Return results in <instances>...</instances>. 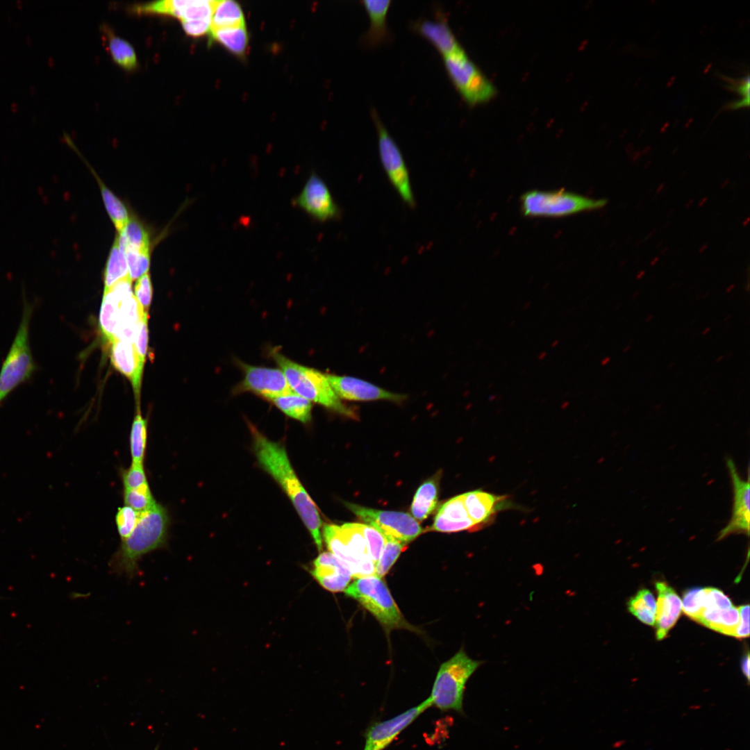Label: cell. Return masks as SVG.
<instances>
[{"label": "cell", "instance_id": "cell-1", "mask_svg": "<svg viewBox=\"0 0 750 750\" xmlns=\"http://www.w3.org/2000/svg\"><path fill=\"white\" fill-rule=\"evenodd\" d=\"M249 427L253 451L259 464L290 497L320 551L322 548V520L318 509L299 481L285 447L270 440L251 424Z\"/></svg>", "mask_w": 750, "mask_h": 750}, {"label": "cell", "instance_id": "cell-2", "mask_svg": "<svg viewBox=\"0 0 750 750\" xmlns=\"http://www.w3.org/2000/svg\"><path fill=\"white\" fill-rule=\"evenodd\" d=\"M170 517L166 508L156 503L141 512L140 518L131 533L112 555L109 562L111 572L133 578L140 572L139 561L149 553L167 544Z\"/></svg>", "mask_w": 750, "mask_h": 750}, {"label": "cell", "instance_id": "cell-3", "mask_svg": "<svg viewBox=\"0 0 750 750\" xmlns=\"http://www.w3.org/2000/svg\"><path fill=\"white\" fill-rule=\"evenodd\" d=\"M144 314L133 294L132 281H121L104 290L99 315L101 331L109 342L117 339L133 342Z\"/></svg>", "mask_w": 750, "mask_h": 750}, {"label": "cell", "instance_id": "cell-4", "mask_svg": "<svg viewBox=\"0 0 750 750\" xmlns=\"http://www.w3.org/2000/svg\"><path fill=\"white\" fill-rule=\"evenodd\" d=\"M269 356L284 374L293 392L339 414L357 417L335 394L326 374L292 360L276 349L270 351Z\"/></svg>", "mask_w": 750, "mask_h": 750}, {"label": "cell", "instance_id": "cell-5", "mask_svg": "<svg viewBox=\"0 0 750 750\" xmlns=\"http://www.w3.org/2000/svg\"><path fill=\"white\" fill-rule=\"evenodd\" d=\"M34 306L24 298L20 322L0 369V405L17 387L31 378L38 369L30 344Z\"/></svg>", "mask_w": 750, "mask_h": 750}, {"label": "cell", "instance_id": "cell-6", "mask_svg": "<svg viewBox=\"0 0 750 750\" xmlns=\"http://www.w3.org/2000/svg\"><path fill=\"white\" fill-rule=\"evenodd\" d=\"M481 664V662L470 658L462 649L443 662L428 697L432 706L442 712L453 710L463 714L465 685Z\"/></svg>", "mask_w": 750, "mask_h": 750}, {"label": "cell", "instance_id": "cell-7", "mask_svg": "<svg viewBox=\"0 0 750 750\" xmlns=\"http://www.w3.org/2000/svg\"><path fill=\"white\" fill-rule=\"evenodd\" d=\"M605 199H594L563 189L532 190L520 197L522 215L528 217H562L602 208Z\"/></svg>", "mask_w": 750, "mask_h": 750}, {"label": "cell", "instance_id": "cell-8", "mask_svg": "<svg viewBox=\"0 0 750 750\" xmlns=\"http://www.w3.org/2000/svg\"><path fill=\"white\" fill-rule=\"evenodd\" d=\"M344 592L372 614L388 632L395 628L412 630L382 578L374 575L357 578Z\"/></svg>", "mask_w": 750, "mask_h": 750}, {"label": "cell", "instance_id": "cell-9", "mask_svg": "<svg viewBox=\"0 0 750 750\" xmlns=\"http://www.w3.org/2000/svg\"><path fill=\"white\" fill-rule=\"evenodd\" d=\"M442 58L451 81L468 104L474 106L494 97L497 88L465 49Z\"/></svg>", "mask_w": 750, "mask_h": 750}, {"label": "cell", "instance_id": "cell-10", "mask_svg": "<svg viewBox=\"0 0 750 750\" xmlns=\"http://www.w3.org/2000/svg\"><path fill=\"white\" fill-rule=\"evenodd\" d=\"M372 117L377 131L378 153L383 169L401 200L414 208L416 201L402 152L374 109Z\"/></svg>", "mask_w": 750, "mask_h": 750}, {"label": "cell", "instance_id": "cell-11", "mask_svg": "<svg viewBox=\"0 0 750 750\" xmlns=\"http://www.w3.org/2000/svg\"><path fill=\"white\" fill-rule=\"evenodd\" d=\"M345 504L367 524L379 528L404 544H407L423 533L419 522L407 512L377 510L352 503Z\"/></svg>", "mask_w": 750, "mask_h": 750}, {"label": "cell", "instance_id": "cell-12", "mask_svg": "<svg viewBox=\"0 0 750 750\" xmlns=\"http://www.w3.org/2000/svg\"><path fill=\"white\" fill-rule=\"evenodd\" d=\"M243 378L233 390L234 394L251 392L265 399H271L293 392L279 368L255 366L237 361Z\"/></svg>", "mask_w": 750, "mask_h": 750}, {"label": "cell", "instance_id": "cell-13", "mask_svg": "<svg viewBox=\"0 0 750 750\" xmlns=\"http://www.w3.org/2000/svg\"><path fill=\"white\" fill-rule=\"evenodd\" d=\"M292 203L319 222H324L341 216V210L328 185L315 172L309 176Z\"/></svg>", "mask_w": 750, "mask_h": 750}, {"label": "cell", "instance_id": "cell-14", "mask_svg": "<svg viewBox=\"0 0 750 750\" xmlns=\"http://www.w3.org/2000/svg\"><path fill=\"white\" fill-rule=\"evenodd\" d=\"M432 706L428 697L419 705L387 720L371 724L366 729L363 750H384L425 710Z\"/></svg>", "mask_w": 750, "mask_h": 750}, {"label": "cell", "instance_id": "cell-15", "mask_svg": "<svg viewBox=\"0 0 750 750\" xmlns=\"http://www.w3.org/2000/svg\"><path fill=\"white\" fill-rule=\"evenodd\" d=\"M733 489V505L731 517L726 526L719 533L717 540H723L732 534L749 535L750 522V483L742 478L734 461L726 460Z\"/></svg>", "mask_w": 750, "mask_h": 750}, {"label": "cell", "instance_id": "cell-16", "mask_svg": "<svg viewBox=\"0 0 750 750\" xmlns=\"http://www.w3.org/2000/svg\"><path fill=\"white\" fill-rule=\"evenodd\" d=\"M326 377L340 399L351 401L387 400L401 402L406 399L402 394L394 393L357 378L326 374Z\"/></svg>", "mask_w": 750, "mask_h": 750}, {"label": "cell", "instance_id": "cell-17", "mask_svg": "<svg viewBox=\"0 0 750 750\" xmlns=\"http://www.w3.org/2000/svg\"><path fill=\"white\" fill-rule=\"evenodd\" d=\"M467 513L477 530L490 526L498 513L514 506L507 495H498L481 489L462 494Z\"/></svg>", "mask_w": 750, "mask_h": 750}, {"label": "cell", "instance_id": "cell-18", "mask_svg": "<svg viewBox=\"0 0 750 750\" xmlns=\"http://www.w3.org/2000/svg\"><path fill=\"white\" fill-rule=\"evenodd\" d=\"M110 343L111 362L131 383L137 406H140L138 400L144 361L138 354L133 342L117 339Z\"/></svg>", "mask_w": 750, "mask_h": 750}, {"label": "cell", "instance_id": "cell-19", "mask_svg": "<svg viewBox=\"0 0 750 750\" xmlns=\"http://www.w3.org/2000/svg\"><path fill=\"white\" fill-rule=\"evenodd\" d=\"M311 575L326 590L344 591L352 578L350 571L331 552H322L312 563Z\"/></svg>", "mask_w": 750, "mask_h": 750}, {"label": "cell", "instance_id": "cell-20", "mask_svg": "<svg viewBox=\"0 0 750 750\" xmlns=\"http://www.w3.org/2000/svg\"><path fill=\"white\" fill-rule=\"evenodd\" d=\"M431 529L443 533L478 531L467 513L462 494L452 497L440 506Z\"/></svg>", "mask_w": 750, "mask_h": 750}, {"label": "cell", "instance_id": "cell-21", "mask_svg": "<svg viewBox=\"0 0 750 750\" xmlns=\"http://www.w3.org/2000/svg\"><path fill=\"white\" fill-rule=\"evenodd\" d=\"M413 28L426 38L441 53L450 55L464 49L444 16L435 19H420L413 23Z\"/></svg>", "mask_w": 750, "mask_h": 750}, {"label": "cell", "instance_id": "cell-22", "mask_svg": "<svg viewBox=\"0 0 750 750\" xmlns=\"http://www.w3.org/2000/svg\"><path fill=\"white\" fill-rule=\"evenodd\" d=\"M658 601L655 624L656 638H665L669 631L674 626L682 610L681 600L674 590L667 583L656 582Z\"/></svg>", "mask_w": 750, "mask_h": 750}, {"label": "cell", "instance_id": "cell-23", "mask_svg": "<svg viewBox=\"0 0 750 750\" xmlns=\"http://www.w3.org/2000/svg\"><path fill=\"white\" fill-rule=\"evenodd\" d=\"M213 1L162 0L156 4V12L183 21L211 19Z\"/></svg>", "mask_w": 750, "mask_h": 750}, {"label": "cell", "instance_id": "cell-24", "mask_svg": "<svg viewBox=\"0 0 750 750\" xmlns=\"http://www.w3.org/2000/svg\"><path fill=\"white\" fill-rule=\"evenodd\" d=\"M339 529L352 556L358 562L360 578L375 575V565L369 555L365 538L356 523H345L339 526Z\"/></svg>", "mask_w": 750, "mask_h": 750}, {"label": "cell", "instance_id": "cell-25", "mask_svg": "<svg viewBox=\"0 0 750 750\" xmlns=\"http://www.w3.org/2000/svg\"><path fill=\"white\" fill-rule=\"evenodd\" d=\"M362 3L369 16L370 25L365 34L364 40L368 44H376L389 38L386 18L390 7V0H362Z\"/></svg>", "mask_w": 750, "mask_h": 750}, {"label": "cell", "instance_id": "cell-26", "mask_svg": "<svg viewBox=\"0 0 750 750\" xmlns=\"http://www.w3.org/2000/svg\"><path fill=\"white\" fill-rule=\"evenodd\" d=\"M322 535L331 551L351 572L353 578H360L358 562L352 556L339 529V526L325 524Z\"/></svg>", "mask_w": 750, "mask_h": 750}, {"label": "cell", "instance_id": "cell-27", "mask_svg": "<svg viewBox=\"0 0 750 750\" xmlns=\"http://www.w3.org/2000/svg\"><path fill=\"white\" fill-rule=\"evenodd\" d=\"M696 621L717 632L734 636L740 622V613L735 606L728 609L704 610Z\"/></svg>", "mask_w": 750, "mask_h": 750}, {"label": "cell", "instance_id": "cell-28", "mask_svg": "<svg viewBox=\"0 0 750 750\" xmlns=\"http://www.w3.org/2000/svg\"><path fill=\"white\" fill-rule=\"evenodd\" d=\"M107 49L112 60L122 69L133 71L138 68V61L133 46L126 40L116 35L110 28H103Z\"/></svg>", "mask_w": 750, "mask_h": 750}, {"label": "cell", "instance_id": "cell-29", "mask_svg": "<svg viewBox=\"0 0 750 750\" xmlns=\"http://www.w3.org/2000/svg\"><path fill=\"white\" fill-rule=\"evenodd\" d=\"M438 501V481L431 478L422 483L417 489L411 504L412 516L422 522L434 510Z\"/></svg>", "mask_w": 750, "mask_h": 750}, {"label": "cell", "instance_id": "cell-30", "mask_svg": "<svg viewBox=\"0 0 750 750\" xmlns=\"http://www.w3.org/2000/svg\"><path fill=\"white\" fill-rule=\"evenodd\" d=\"M270 401L287 416L302 423H307L311 419V401L294 392L275 397Z\"/></svg>", "mask_w": 750, "mask_h": 750}, {"label": "cell", "instance_id": "cell-31", "mask_svg": "<svg viewBox=\"0 0 750 750\" xmlns=\"http://www.w3.org/2000/svg\"><path fill=\"white\" fill-rule=\"evenodd\" d=\"M129 278L128 265L117 235L110 249L104 272V290Z\"/></svg>", "mask_w": 750, "mask_h": 750}, {"label": "cell", "instance_id": "cell-32", "mask_svg": "<svg viewBox=\"0 0 750 750\" xmlns=\"http://www.w3.org/2000/svg\"><path fill=\"white\" fill-rule=\"evenodd\" d=\"M244 25V14L237 2L232 0L213 1L211 30Z\"/></svg>", "mask_w": 750, "mask_h": 750}, {"label": "cell", "instance_id": "cell-33", "mask_svg": "<svg viewBox=\"0 0 750 750\" xmlns=\"http://www.w3.org/2000/svg\"><path fill=\"white\" fill-rule=\"evenodd\" d=\"M100 188L106 211L118 233L129 221L128 210L124 203L104 184L94 169L89 166Z\"/></svg>", "mask_w": 750, "mask_h": 750}, {"label": "cell", "instance_id": "cell-34", "mask_svg": "<svg viewBox=\"0 0 750 750\" xmlns=\"http://www.w3.org/2000/svg\"><path fill=\"white\" fill-rule=\"evenodd\" d=\"M117 236L119 245L124 251L151 250L149 233L144 226L136 219L130 218Z\"/></svg>", "mask_w": 750, "mask_h": 750}, {"label": "cell", "instance_id": "cell-35", "mask_svg": "<svg viewBox=\"0 0 750 750\" xmlns=\"http://www.w3.org/2000/svg\"><path fill=\"white\" fill-rule=\"evenodd\" d=\"M212 38L236 55H243L248 45V33L244 26L219 28L210 31Z\"/></svg>", "mask_w": 750, "mask_h": 750}, {"label": "cell", "instance_id": "cell-36", "mask_svg": "<svg viewBox=\"0 0 750 750\" xmlns=\"http://www.w3.org/2000/svg\"><path fill=\"white\" fill-rule=\"evenodd\" d=\"M147 442V424L141 414L140 406H138L129 437L132 462L144 464Z\"/></svg>", "mask_w": 750, "mask_h": 750}, {"label": "cell", "instance_id": "cell-37", "mask_svg": "<svg viewBox=\"0 0 750 750\" xmlns=\"http://www.w3.org/2000/svg\"><path fill=\"white\" fill-rule=\"evenodd\" d=\"M627 605L628 610L642 622L651 626L655 624L656 603L649 590L638 591L629 599Z\"/></svg>", "mask_w": 750, "mask_h": 750}, {"label": "cell", "instance_id": "cell-38", "mask_svg": "<svg viewBox=\"0 0 750 750\" xmlns=\"http://www.w3.org/2000/svg\"><path fill=\"white\" fill-rule=\"evenodd\" d=\"M382 533L385 538V544L375 566V575L381 578L388 574L406 545L391 535L383 531Z\"/></svg>", "mask_w": 750, "mask_h": 750}, {"label": "cell", "instance_id": "cell-39", "mask_svg": "<svg viewBox=\"0 0 750 750\" xmlns=\"http://www.w3.org/2000/svg\"><path fill=\"white\" fill-rule=\"evenodd\" d=\"M123 499L126 506L139 512L148 510L157 503L149 485L135 490L124 489Z\"/></svg>", "mask_w": 750, "mask_h": 750}, {"label": "cell", "instance_id": "cell-40", "mask_svg": "<svg viewBox=\"0 0 750 750\" xmlns=\"http://www.w3.org/2000/svg\"><path fill=\"white\" fill-rule=\"evenodd\" d=\"M356 524L365 538L369 555L376 566L385 544L383 533L379 528L369 524Z\"/></svg>", "mask_w": 750, "mask_h": 750}, {"label": "cell", "instance_id": "cell-41", "mask_svg": "<svg viewBox=\"0 0 750 750\" xmlns=\"http://www.w3.org/2000/svg\"><path fill=\"white\" fill-rule=\"evenodd\" d=\"M128 265L129 278L131 281L139 278L149 272L150 267V250L124 251Z\"/></svg>", "mask_w": 750, "mask_h": 750}, {"label": "cell", "instance_id": "cell-42", "mask_svg": "<svg viewBox=\"0 0 750 750\" xmlns=\"http://www.w3.org/2000/svg\"><path fill=\"white\" fill-rule=\"evenodd\" d=\"M141 512H139L128 506H124L118 508L116 515V525L121 540L127 538L135 528Z\"/></svg>", "mask_w": 750, "mask_h": 750}, {"label": "cell", "instance_id": "cell-43", "mask_svg": "<svg viewBox=\"0 0 750 750\" xmlns=\"http://www.w3.org/2000/svg\"><path fill=\"white\" fill-rule=\"evenodd\" d=\"M122 478L124 489L135 490L149 485L144 471V464L132 462L131 466L123 470Z\"/></svg>", "mask_w": 750, "mask_h": 750}, {"label": "cell", "instance_id": "cell-44", "mask_svg": "<svg viewBox=\"0 0 750 750\" xmlns=\"http://www.w3.org/2000/svg\"><path fill=\"white\" fill-rule=\"evenodd\" d=\"M152 294V283L151 276L148 272L138 278L134 285V295L146 314L149 312Z\"/></svg>", "mask_w": 750, "mask_h": 750}, {"label": "cell", "instance_id": "cell-45", "mask_svg": "<svg viewBox=\"0 0 750 750\" xmlns=\"http://www.w3.org/2000/svg\"><path fill=\"white\" fill-rule=\"evenodd\" d=\"M148 317L147 314L142 316L133 342L138 354L144 361L148 351Z\"/></svg>", "mask_w": 750, "mask_h": 750}, {"label": "cell", "instance_id": "cell-46", "mask_svg": "<svg viewBox=\"0 0 750 750\" xmlns=\"http://www.w3.org/2000/svg\"><path fill=\"white\" fill-rule=\"evenodd\" d=\"M185 33L192 37H199L210 32L211 19L181 22Z\"/></svg>", "mask_w": 750, "mask_h": 750}, {"label": "cell", "instance_id": "cell-47", "mask_svg": "<svg viewBox=\"0 0 750 750\" xmlns=\"http://www.w3.org/2000/svg\"><path fill=\"white\" fill-rule=\"evenodd\" d=\"M738 608L740 613V622L734 637L747 638L749 635V606L744 605Z\"/></svg>", "mask_w": 750, "mask_h": 750}, {"label": "cell", "instance_id": "cell-48", "mask_svg": "<svg viewBox=\"0 0 750 750\" xmlns=\"http://www.w3.org/2000/svg\"><path fill=\"white\" fill-rule=\"evenodd\" d=\"M742 669L747 678L749 679V654L747 653L742 660Z\"/></svg>", "mask_w": 750, "mask_h": 750}, {"label": "cell", "instance_id": "cell-49", "mask_svg": "<svg viewBox=\"0 0 750 750\" xmlns=\"http://www.w3.org/2000/svg\"><path fill=\"white\" fill-rule=\"evenodd\" d=\"M610 358L609 356H606V357L603 358L601 360V365H603V366H605V365H608L610 362Z\"/></svg>", "mask_w": 750, "mask_h": 750}, {"label": "cell", "instance_id": "cell-50", "mask_svg": "<svg viewBox=\"0 0 750 750\" xmlns=\"http://www.w3.org/2000/svg\"><path fill=\"white\" fill-rule=\"evenodd\" d=\"M710 328L708 326V327L705 328H704V329H703V330L702 331V332H701V334H702L703 335H705L708 334V333L710 332Z\"/></svg>", "mask_w": 750, "mask_h": 750}, {"label": "cell", "instance_id": "cell-51", "mask_svg": "<svg viewBox=\"0 0 750 750\" xmlns=\"http://www.w3.org/2000/svg\"><path fill=\"white\" fill-rule=\"evenodd\" d=\"M630 349H631V345H630V344H627L626 346H625V347H624L623 348V349H622V352H623L624 353H627V352H628V351L630 350Z\"/></svg>", "mask_w": 750, "mask_h": 750}, {"label": "cell", "instance_id": "cell-52", "mask_svg": "<svg viewBox=\"0 0 750 750\" xmlns=\"http://www.w3.org/2000/svg\"><path fill=\"white\" fill-rule=\"evenodd\" d=\"M653 318V315L651 314V315H647V317L645 318V322H647V323L650 322V321H651Z\"/></svg>", "mask_w": 750, "mask_h": 750}, {"label": "cell", "instance_id": "cell-53", "mask_svg": "<svg viewBox=\"0 0 750 750\" xmlns=\"http://www.w3.org/2000/svg\"><path fill=\"white\" fill-rule=\"evenodd\" d=\"M724 356L723 355H720L716 358L715 362H719L720 361H722L724 359Z\"/></svg>", "mask_w": 750, "mask_h": 750}, {"label": "cell", "instance_id": "cell-54", "mask_svg": "<svg viewBox=\"0 0 750 750\" xmlns=\"http://www.w3.org/2000/svg\"><path fill=\"white\" fill-rule=\"evenodd\" d=\"M545 355H546V353H545V352H542V353L541 354H540V356H538V358H539L540 360H542V359L543 358H544V357H545Z\"/></svg>", "mask_w": 750, "mask_h": 750}, {"label": "cell", "instance_id": "cell-55", "mask_svg": "<svg viewBox=\"0 0 750 750\" xmlns=\"http://www.w3.org/2000/svg\"><path fill=\"white\" fill-rule=\"evenodd\" d=\"M733 288L734 285H731L728 288H727L726 292H729Z\"/></svg>", "mask_w": 750, "mask_h": 750}, {"label": "cell", "instance_id": "cell-56", "mask_svg": "<svg viewBox=\"0 0 750 750\" xmlns=\"http://www.w3.org/2000/svg\"><path fill=\"white\" fill-rule=\"evenodd\" d=\"M730 317H731V315H726L725 319H724V321L726 322L727 320H728L730 319Z\"/></svg>", "mask_w": 750, "mask_h": 750}, {"label": "cell", "instance_id": "cell-57", "mask_svg": "<svg viewBox=\"0 0 750 750\" xmlns=\"http://www.w3.org/2000/svg\"><path fill=\"white\" fill-rule=\"evenodd\" d=\"M558 340H556V341H555V342H553V344H551V347H553L556 346V345H557V344H558Z\"/></svg>", "mask_w": 750, "mask_h": 750}]
</instances>
